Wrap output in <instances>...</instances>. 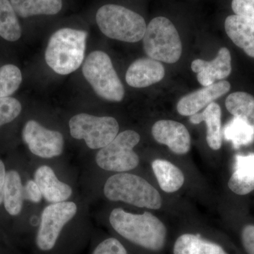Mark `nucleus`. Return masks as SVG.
Segmentation results:
<instances>
[{"label":"nucleus","instance_id":"f257e3e1","mask_svg":"<svg viewBox=\"0 0 254 254\" xmlns=\"http://www.w3.org/2000/svg\"><path fill=\"white\" fill-rule=\"evenodd\" d=\"M110 222L119 235L134 245L154 252L165 246L166 227L149 212L133 214L115 208L110 213Z\"/></svg>","mask_w":254,"mask_h":254},{"label":"nucleus","instance_id":"f03ea898","mask_svg":"<svg viewBox=\"0 0 254 254\" xmlns=\"http://www.w3.org/2000/svg\"><path fill=\"white\" fill-rule=\"evenodd\" d=\"M88 33L62 28L50 38L45 54L46 63L55 73L67 75L80 67L84 59Z\"/></svg>","mask_w":254,"mask_h":254},{"label":"nucleus","instance_id":"7ed1b4c3","mask_svg":"<svg viewBox=\"0 0 254 254\" xmlns=\"http://www.w3.org/2000/svg\"><path fill=\"white\" fill-rule=\"evenodd\" d=\"M104 193L112 201H123L139 208L158 210L163 204L158 190L144 179L132 174L110 177L105 182Z\"/></svg>","mask_w":254,"mask_h":254},{"label":"nucleus","instance_id":"20e7f679","mask_svg":"<svg viewBox=\"0 0 254 254\" xmlns=\"http://www.w3.org/2000/svg\"><path fill=\"white\" fill-rule=\"evenodd\" d=\"M96 22L102 33L112 39L136 43L143 39L146 23L138 13L118 4H105L96 13Z\"/></svg>","mask_w":254,"mask_h":254},{"label":"nucleus","instance_id":"39448f33","mask_svg":"<svg viewBox=\"0 0 254 254\" xmlns=\"http://www.w3.org/2000/svg\"><path fill=\"white\" fill-rule=\"evenodd\" d=\"M143 41L145 54L152 59L173 64L181 58V38L168 18L158 16L152 19L147 26Z\"/></svg>","mask_w":254,"mask_h":254},{"label":"nucleus","instance_id":"423d86ee","mask_svg":"<svg viewBox=\"0 0 254 254\" xmlns=\"http://www.w3.org/2000/svg\"><path fill=\"white\" fill-rule=\"evenodd\" d=\"M83 76L97 95L103 99L120 102L125 97V88L115 71L110 57L103 51L88 55L82 67Z\"/></svg>","mask_w":254,"mask_h":254},{"label":"nucleus","instance_id":"0eeeda50","mask_svg":"<svg viewBox=\"0 0 254 254\" xmlns=\"http://www.w3.org/2000/svg\"><path fill=\"white\" fill-rule=\"evenodd\" d=\"M140 139V135L133 130L121 132L97 153L96 163L107 171L122 173L136 168L139 157L133 149Z\"/></svg>","mask_w":254,"mask_h":254},{"label":"nucleus","instance_id":"6e6552de","mask_svg":"<svg viewBox=\"0 0 254 254\" xmlns=\"http://www.w3.org/2000/svg\"><path fill=\"white\" fill-rule=\"evenodd\" d=\"M70 133L76 139H84L91 149L109 144L118 134V121L112 117H95L86 113L75 115L69 121Z\"/></svg>","mask_w":254,"mask_h":254},{"label":"nucleus","instance_id":"1a4fd4ad","mask_svg":"<svg viewBox=\"0 0 254 254\" xmlns=\"http://www.w3.org/2000/svg\"><path fill=\"white\" fill-rule=\"evenodd\" d=\"M77 206L73 202L53 203L43 210L36 237L37 247L41 251L53 250L60 232L76 215Z\"/></svg>","mask_w":254,"mask_h":254},{"label":"nucleus","instance_id":"9d476101","mask_svg":"<svg viewBox=\"0 0 254 254\" xmlns=\"http://www.w3.org/2000/svg\"><path fill=\"white\" fill-rule=\"evenodd\" d=\"M22 138L31 153L37 156L52 158L63 153V134L45 128L35 120H30L25 125Z\"/></svg>","mask_w":254,"mask_h":254},{"label":"nucleus","instance_id":"9b49d317","mask_svg":"<svg viewBox=\"0 0 254 254\" xmlns=\"http://www.w3.org/2000/svg\"><path fill=\"white\" fill-rule=\"evenodd\" d=\"M155 141L165 145L177 155L187 154L190 148V136L187 127L173 120H159L152 127Z\"/></svg>","mask_w":254,"mask_h":254},{"label":"nucleus","instance_id":"f8f14e48","mask_svg":"<svg viewBox=\"0 0 254 254\" xmlns=\"http://www.w3.org/2000/svg\"><path fill=\"white\" fill-rule=\"evenodd\" d=\"M230 88V83L227 81L203 86L198 91L192 92L182 98L177 105V112L182 116L190 117L198 113L200 110L228 93Z\"/></svg>","mask_w":254,"mask_h":254},{"label":"nucleus","instance_id":"ddd939ff","mask_svg":"<svg viewBox=\"0 0 254 254\" xmlns=\"http://www.w3.org/2000/svg\"><path fill=\"white\" fill-rule=\"evenodd\" d=\"M191 69L197 73V79L203 86L215 83L217 80H222L232 72V58L230 50L226 48L219 50L218 55L212 61L203 60H193Z\"/></svg>","mask_w":254,"mask_h":254},{"label":"nucleus","instance_id":"4468645a","mask_svg":"<svg viewBox=\"0 0 254 254\" xmlns=\"http://www.w3.org/2000/svg\"><path fill=\"white\" fill-rule=\"evenodd\" d=\"M165 75L160 62L152 58H141L130 65L126 73V81L133 88H145L158 83Z\"/></svg>","mask_w":254,"mask_h":254},{"label":"nucleus","instance_id":"2eb2a0df","mask_svg":"<svg viewBox=\"0 0 254 254\" xmlns=\"http://www.w3.org/2000/svg\"><path fill=\"white\" fill-rule=\"evenodd\" d=\"M227 36L246 54L254 58V19L230 15L225 21Z\"/></svg>","mask_w":254,"mask_h":254},{"label":"nucleus","instance_id":"dca6fc26","mask_svg":"<svg viewBox=\"0 0 254 254\" xmlns=\"http://www.w3.org/2000/svg\"><path fill=\"white\" fill-rule=\"evenodd\" d=\"M36 182L42 195L47 201L60 203L67 200L72 193L69 185L60 181L53 169L47 165L40 167L35 173Z\"/></svg>","mask_w":254,"mask_h":254},{"label":"nucleus","instance_id":"f3484780","mask_svg":"<svg viewBox=\"0 0 254 254\" xmlns=\"http://www.w3.org/2000/svg\"><path fill=\"white\" fill-rule=\"evenodd\" d=\"M222 111L218 103H210L202 113L191 115L190 123L198 125L205 122L207 127L206 141L211 149L218 150L222 146Z\"/></svg>","mask_w":254,"mask_h":254},{"label":"nucleus","instance_id":"a211bd4d","mask_svg":"<svg viewBox=\"0 0 254 254\" xmlns=\"http://www.w3.org/2000/svg\"><path fill=\"white\" fill-rule=\"evenodd\" d=\"M230 190L237 195L248 194L254 190V154L237 155L235 172L228 182Z\"/></svg>","mask_w":254,"mask_h":254},{"label":"nucleus","instance_id":"6ab92c4d","mask_svg":"<svg viewBox=\"0 0 254 254\" xmlns=\"http://www.w3.org/2000/svg\"><path fill=\"white\" fill-rule=\"evenodd\" d=\"M173 254H228L221 246L193 234H184L179 237L174 245Z\"/></svg>","mask_w":254,"mask_h":254},{"label":"nucleus","instance_id":"aec40b11","mask_svg":"<svg viewBox=\"0 0 254 254\" xmlns=\"http://www.w3.org/2000/svg\"><path fill=\"white\" fill-rule=\"evenodd\" d=\"M151 165L159 185L164 191L173 193L183 186L185 175L176 165L161 159H156Z\"/></svg>","mask_w":254,"mask_h":254},{"label":"nucleus","instance_id":"412c9836","mask_svg":"<svg viewBox=\"0 0 254 254\" xmlns=\"http://www.w3.org/2000/svg\"><path fill=\"white\" fill-rule=\"evenodd\" d=\"M23 186L18 172L10 170L6 174L3 191V203L9 215L21 213L23 204Z\"/></svg>","mask_w":254,"mask_h":254},{"label":"nucleus","instance_id":"4be33fe9","mask_svg":"<svg viewBox=\"0 0 254 254\" xmlns=\"http://www.w3.org/2000/svg\"><path fill=\"white\" fill-rule=\"evenodd\" d=\"M15 12L26 18L36 15H54L63 7V0H10Z\"/></svg>","mask_w":254,"mask_h":254},{"label":"nucleus","instance_id":"5701e85b","mask_svg":"<svg viewBox=\"0 0 254 254\" xmlns=\"http://www.w3.org/2000/svg\"><path fill=\"white\" fill-rule=\"evenodd\" d=\"M227 110L254 130V98L245 92H235L227 97Z\"/></svg>","mask_w":254,"mask_h":254},{"label":"nucleus","instance_id":"b1692460","mask_svg":"<svg viewBox=\"0 0 254 254\" xmlns=\"http://www.w3.org/2000/svg\"><path fill=\"white\" fill-rule=\"evenodd\" d=\"M0 36L6 41H18L21 28L16 12L9 0H0Z\"/></svg>","mask_w":254,"mask_h":254},{"label":"nucleus","instance_id":"393cba45","mask_svg":"<svg viewBox=\"0 0 254 254\" xmlns=\"http://www.w3.org/2000/svg\"><path fill=\"white\" fill-rule=\"evenodd\" d=\"M225 139L231 141L235 148L250 144L254 141V130L240 119L234 118L224 128Z\"/></svg>","mask_w":254,"mask_h":254},{"label":"nucleus","instance_id":"a878e982","mask_svg":"<svg viewBox=\"0 0 254 254\" xmlns=\"http://www.w3.org/2000/svg\"><path fill=\"white\" fill-rule=\"evenodd\" d=\"M22 82L21 70L13 64L0 68V98H6L17 91Z\"/></svg>","mask_w":254,"mask_h":254},{"label":"nucleus","instance_id":"bb28decb","mask_svg":"<svg viewBox=\"0 0 254 254\" xmlns=\"http://www.w3.org/2000/svg\"><path fill=\"white\" fill-rule=\"evenodd\" d=\"M22 110L21 103L11 97L0 98V127L11 123Z\"/></svg>","mask_w":254,"mask_h":254},{"label":"nucleus","instance_id":"cd10ccee","mask_svg":"<svg viewBox=\"0 0 254 254\" xmlns=\"http://www.w3.org/2000/svg\"><path fill=\"white\" fill-rule=\"evenodd\" d=\"M92 254H127V252L120 241L108 238L100 243Z\"/></svg>","mask_w":254,"mask_h":254},{"label":"nucleus","instance_id":"c85d7f7f","mask_svg":"<svg viewBox=\"0 0 254 254\" xmlns=\"http://www.w3.org/2000/svg\"><path fill=\"white\" fill-rule=\"evenodd\" d=\"M232 9L238 16L254 19V0H232Z\"/></svg>","mask_w":254,"mask_h":254},{"label":"nucleus","instance_id":"c756f323","mask_svg":"<svg viewBox=\"0 0 254 254\" xmlns=\"http://www.w3.org/2000/svg\"><path fill=\"white\" fill-rule=\"evenodd\" d=\"M41 190L36 182L33 180H29L26 182L25 186H23V198L24 200H30L33 203H38L42 199Z\"/></svg>","mask_w":254,"mask_h":254},{"label":"nucleus","instance_id":"7c9ffc66","mask_svg":"<svg viewBox=\"0 0 254 254\" xmlns=\"http://www.w3.org/2000/svg\"><path fill=\"white\" fill-rule=\"evenodd\" d=\"M242 241L247 253L254 254V225H248L244 227L242 232Z\"/></svg>","mask_w":254,"mask_h":254},{"label":"nucleus","instance_id":"2f4dec72","mask_svg":"<svg viewBox=\"0 0 254 254\" xmlns=\"http://www.w3.org/2000/svg\"><path fill=\"white\" fill-rule=\"evenodd\" d=\"M6 169L2 160H0V205L3 203V191H4V186L5 177H6Z\"/></svg>","mask_w":254,"mask_h":254}]
</instances>
